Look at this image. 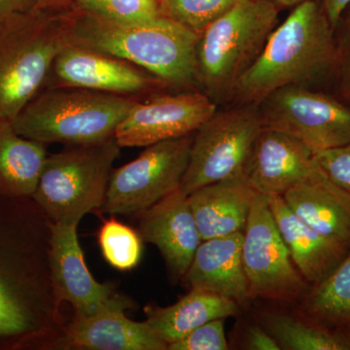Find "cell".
<instances>
[{"instance_id":"obj_1","label":"cell","mask_w":350,"mask_h":350,"mask_svg":"<svg viewBox=\"0 0 350 350\" xmlns=\"http://www.w3.org/2000/svg\"><path fill=\"white\" fill-rule=\"evenodd\" d=\"M199 38L165 15L144 22H113L73 8L69 44L130 62L170 88L194 91L199 86Z\"/></svg>"},{"instance_id":"obj_2","label":"cell","mask_w":350,"mask_h":350,"mask_svg":"<svg viewBox=\"0 0 350 350\" xmlns=\"http://www.w3.org/2000/svg\"><path fill=\"white\" fill-rule=\"evenodd\" d=\"M321 4L304 0L275 27L260 56L241 76L230 100L259 105L286 86H305L336 68L338 44Z\"/></svg>"},{"instance_id":"obj_3","label":"cell","mask_w":350,"mask_h":350,"mask_svg":"<svg viewBox=\"0 0 350 350\" xmlns=\"http://www.w3.org/2000/svg\"><path fill=\"white\" fill-rule=\"evenodd\" d=\"M38 6L0 21V120L12 122L45 86L69 44L73 9Z\"/></svg>"},{"instance_id":"obj_4","label":"cell","mask_w":350,"mask_h":350,"mask_svg":"<svg viewBox=\"0 0 350 350\" xmlns=\"http://www.w3.org/2000/svg\"><path fill=\"white\" fill-rule=\"evenodd\" d=\"M139 100L78 88H48L23 108L12 125L22 137L43 144H98L115 137L117 126Z\"/></svg>"},{"instance_id":"obj_5","label":"cell","mask_w":350,"mask_h":350,"mask_svg":"<svg viewBox=\"0 0 350 350\" xmlns=\"http://www.w3.org/2000/svg\"><path fill=\"white\" fill-rule=\"evenodd\" d=\"M278 15L271 0H241L200 34L196 57L202 93L215 103L231 100L275 29Z\"/></svg>"},{"instance_id":"obj_6","label":"cell","mask_w":350,"mask_h":350,"mask_svg":"<svg viewBox=\"0 0 350 350\" xmlns=\"http://www.w3.org/2000/svg\"><path fill=\"white\" fill-rule=\"evenodd\" d=\"M120 149L112 137L48 156L32 199L53 223L79 224L105 204Z\"/></svg>"},{"instance_id":"obj_7","label":"cell","mask_w":350,"mask_h":350,"mask_svg":"<svg viewBox=\"0 0 350 350\" xmlns=\"http://www.w3.org/2000/svg\"><path fill=\"white\" fill-rule=\"evenodd\" d=\"M262 130L257 105L216 110L194 133L182 192L189 195L208 184L244 177Z\"/></svg>"},{"instance_id":"obj_8","label":"cell","mask_w":350,"mask_h":350,"mask_svg":"<svg viewBox=\"0 0 350 350\" xmlns=\"http://www.w3.org/2000/svg\"><path fill=\"white\" fill-rule=\"evenodd\" d=\"M193 135L149 145L131 162L114 170L103 211L133 215L180 188L187 170Z\"/></svg>"},{"instance_id":"obj_9","label":"cell","mask_w":350,"mask_h":350,"mask_svg":"<svg viewBox=\"0 0 350 350\" xmlns=\"http://www.w3.org/2000/svg\"><path fill=\"white\" fill-rule=\"evenodd\" d=\"M262 126L296 138L313 153L350 142V107L305 86H286L258 105Z\"/></svg>"},{"instance_id":"obj_10","label":"cell","mask_w":350,"mask_h":350,"mask_svg":"<svg viewBox=\"0 0 350 350\" xmlns=\"http://www.w3.org/2000/svg\"><path fill=\"white\" fill-rule=\"evenodd\" d=\"M243 262L250 300L294 301L305 290L268 199L257 194L243 232Z\"/></svg>"},{"instance_id":"obj_11","label":"cell","mask_w":350,"mask_h":350,"mask_svg":"<svg viewBox=\"0 0 350 350\" xmlns=\"http://www.w3.org/2000/svg\"><path fill=\"white\" fill-rule=\"evenodd\" d=\"M217 110V103L202 92L152 94L139 100L117 126L121 147L149 145L193 135Z\"/></svg>"},{"instance_id":"obj_12","label":"cell","mask_w":350,"mask_h":350,"mask_svg":"<svg viewBox=\"0 0 350 350\" xmlns=\"http://www.w3.org/2000/svg\"><path fill=\"white\" fill-rule=\"evenodd\" d=\"M46 83L48 88H78L139 98L170 88L130 62L72 44L57 55Z\"/></svg>"},{"instance_id":"obj_13","label":"cell","mask_w":350,"mask_h":350,"mask_svg":"<svg viewBox=\"0 0 350 350\" xmlns=\"http://www.w3.org/2000/svg\"><path fill=\"white\" fill-rule=\"evenodd\" d=\"M77 227L75 223H53L51 278L57 301L61 305L68 301L75 314L83 317L133 308V300L91 275L78 241Z\"/></svg>"},{"instance_id":"obj_14","label":"cell","mask_w":350,"mask_h":350,"mask_svg":"<svg viewBox=\"0 0 350 350\" xmlns=\"http://www.w3.org/2000/svg\"><path fill=\"white\" fill-rule=\"evenodd\" d=\"M320 170L314 153L286 133L264 128L246 167V181L258 194L283 196Z\"/></svg>"},{"instance_id":"obj_15","label":"cell","mask_w":350,"mask_h":350,"mask_svg":"<svg viewBox=\"0 0 350 350\" xmlns=\"http://www.w3.org/2000/svg\"><path fill=\"white\" fill-rule=\"evenodd\" d=\"M138 234L155 244L172 275L184 278L202 239L181 189L139 213Z\"/></svg>"},{"instance_id":"obj_16","label":"cell","mask_w":350,"mask_h":350,"mask_svg":"<svg viewBox=\"0 0 350 350\" xmlns=\"http://www.w3.org/2000/svg\"><path fill=\"white\" fill-rule=\"evenodd\" d=\"M57 349L167 350V344L146 321H133L125 312L112 310L92 317L75 314L64 326Z\"/></svg>"},{"instance_id":"obj_17","label":"cell","mask_w":350,"mask_h":350,"mask_svg":"<svg viewBox=\"0 0 350 350\" xmlns=\"http://www.w3.org/2000/svg\"><path fill=\"white\" fill-rule=\"evenodd\" d=\"M283 199L299 218L345 252L350 251V194L320 170Z\"/></svg>"},{"instance_id":"obj_18","label":"cell","mask_w":350,"mask_h":350,"mask_svg":"<svg viewBox=\"0 0 350 350\" xmlns=\"http://www.w3.org/2000/svg\"><path fill=\"white\" fill-rule=\"evenodd\" d=\"M243 243V232L202 241L184 276L191 289L217 295L239 306L250 300Z\"/></svg>"},{"instance_id":"obj_19","label":"cell","mask_w":350,"mask_h":350,"mask_svg":"<svg viewBox=\"0 0 350 350\" xmlns=\"http://www.w3.org/2000/svg\"><path fill=\"white\" fill-rule=\"evenodd\" d=\"M9 269L0 265V338L29 336L56 349L66 326L61 312L27 291Z\"/></svg>"},{"instance_id":"obj_20","label":"cell","mask_w":350,"mask_h":350,"mask_svg":"<svg viewBox=\"0 0 350 350\" xmlns=\"http://www.w3.org/2000/svg\"><path fill=\"white\" fill-rule=\"evenodd\" d=\"M257 194L245 177H237L187 195L202 241L244 232Z\"/></svg>"},{"instance_id":"obj_21","label":"cell","mask_w":350,"mask_h":350,"mask_svg":"<svg viewBox=\"0 0 350 350\" xmlns=\"http://www.w3.org/2000/svg\"><path fill=\"white\" fill-rule=\"evenodd\" d=\"M267 199L297 269L306 282L314 285L323 282L347 252L299 218L282 196Z\"/></svg>"},{"instance_id":"obj_22","label":"cell","mask_w":350,"mask_h":350,"mask_svg":"<svg viewBox=\"0 0 350 350\" xmlns=\"http://www.w3.org/2000/svg\"><path fill=\"white\" fill-rule=\"evenodd\" d=\"M239 306L234 301L200 290L191 289L170 306L144 308L146 322L167 345L180 340L211 320L236 317Z\"/></svg>"},{"instance_id":"obj_23","label":"cell","mask_w":350,"mask_h":350,"mask_svg":"<svg viewBox=\"0 0 350 350\" xmlns=\"http://www.w3.org/2000/svg\"><path fill=\"white\" fill-rule=\"evenodd\" d=\"M45 144L22 137L0 120V194L31 198L47 159Z\"/></svg>"},{"instance_id":"obj_24","label":"cell","mask_w":350,"mask_h":350,"mask_svg":"<svg viewBox=\"0 0 350 350\" xmlns=\"http://www.w3.org/2000/svg\"><path fill=\"white\" fill-rule=\"evenodd\" d=\"M261 325L275 338L280 349L350 350V338L282 312L265 313Z\"/></svg>"},{"instance_id":"obj_25","label":"cell","mask_w":350,"mask_h":350,"mask_svg":"<svg viewBox=\"0 0 350 350\" xmlns=\"http://www.w3.org/2000/svg\"><path fill=\"white\" fill-rule=\"evenodd\" d=\"M304 310L321 321L350 322V251L323 282L306 297Z\"/></svg>"},{"instance_id":"obj_26","label":"cell","mask_w":350,"mask_h":350,"mask_svg":"<svg viewBox=\"0 0 350 350\" xmlns=\"http://www.w3.org/2000/svg\"><path fill=\"white\" fill-rule=\"evenodd\" d=\"M98 243L108 264L119 271L135 268L142 259V237L116 219H109L101 226Z\"/></svg>"},{"instance_id":"obj_27","label":"cell","mask_w":350,"mask_h":350,"mask_svg":"<svg viewBox=\"0 0 350 350\" xmlns=\"http://www.w3.org/2000/svg\"><path fill=\"white\" fill-rule=\"evenodd\" d=\"M241 0H160L163 15L200 34Z\"/></svg>"},{"instance_id":"obj_28","label":"cell","mask_w":350,"mask_h":350,"mask_svg":"<svg viewBox=\"0 0 350 350\" xmlns=\"http://www.w3.org/2000/svg\"><path fill=\"white\" fill-rule=\"evenodd\" d=\"M73 8L113 22H144L163 15L160 0H73Z\"/></svg>"},{"instance_id":"obj_29","label":"cell","mask_w":350,"mask_h":350,"mask_svg":"<svg viewBox=\"0 0 350 350\" xmlns=\"http://www.w3.org/2000/svg\"><path fill=\"white\" fill-rule=\"evenodd\" d=\"M225 319L211 320L180 340L167 345L169 350H227L229 349L225 335Z\"/></svg>"},{"instance_id":"obj_30","label":"cell","mask_w":350,"mask_h":350,"mask_svg":"<svg viewBox=\"0 0 350 350\" xmlns=\"http://www.w3.org/2000/svg\"><path fill=\"white\" fill-rule=\"evenodd\" d=\"M314 159L327 176L350 194V142L336 148L317 152Z\"/></svg>"},{"instance_id":"obj_31","label":"cell","mask_w":350,"mask_h":350,"mask_svg":"<svg viewBox=\"0 0 350 350\" xmlns=\"http://www.w3.org/2000/svg\"><path fill=\"white\" fill-rule=\"evenodd\" d=\"M336 68L340 71L342 94L350 101V27L344 39L338 44Z\"/></svg>"},{"instance_id":"obj_32","label":"cell","mask_w":350,"mask_h":350,"mask_svg":"<svg viewBox=\"0 0 350 350\" xmlns=\"http://www.w3.org/2000/svg\"><path fill=\"white\" fill-rule=\"evenodd\" d=\"M246 349L250 350H280L275 338L262 325L251 327L246 332L244 338Z\"/></svg>"},{"instance_id":"obj_33","label":"cell","mask_w":350,"mask_h":350,"mask_svg":"<svg viewBox=\"0 0 350 350\" xmlns=\"http://www.w3.org/2000/svg\"><path fill=\"white\" fill-rule=\"evenodd\" d=\"M38 0H0V21L29 12L38 6Z\"/></svg>"},{"instance_id":"obj_34","label":"cell","mask_w":350,"mask_h":350,"mask_svg":"<svg viewBox=\"0 0 350 350\" xmlns=\"http://www.w3.org/2000/svg\"><path fill=\"white\" fill-rule=\"evenodd\" d=\"M350 4V0H322V8L325 12L329 23L334 29L340 22L345 9Z\"/></svg>"},{"instance_id":"obj_35","label":"cell","mask_w":350,"mask_h":350,"mask_svg":"<svg viewBox=\"0 0 350 350\" xmlns=\"http://www.w3.org/2000/svg\"><path fill=\"white\" fill-rule=\"evenodd\" d=\"M38 6L59 5L63 4L64 0H38Z\"/></svg>"},{"instance_id":"obj_36","label":"cell","mask_w":350,"mask_h":350,"mask_svg":"<svg viewBox=\"0 0 350 350\" xmlns=\"http://www.w3.org/2000/svg\"><path fill=\"white\" fill-rule=\"evenodd\" d=\"M304 0H288V5H292L294 3H300Z\"/></svg>"},{"instance_id":"obj_37","label":"cell","mask_w":350,"mask_h":350,"mask_svg":"<svg viewBox=\"0 0 350 350\" xmlns=\"http://www.w3.org/2000/svg\"><path fill=\"white\" fill-rule=\"evenodd\" d=\"M280 4H283V5H288V0H276Z\"/></svg>"},{"instance_id":"obj_38","label":"cell","mask_w":350,"mask_h":350,"mask_svg":"<svg viewBox=\"0 0 350 350\" xmlns=\"http://www.w3.org/2000/svg\"><path fill=\"white\" fill-rule=\"evenodd\" d=\"M349 22H350V19H349Z\"/></svg>"}]
</instances>
